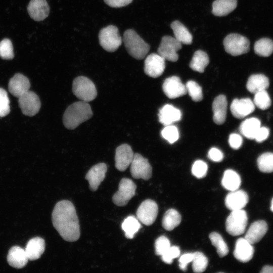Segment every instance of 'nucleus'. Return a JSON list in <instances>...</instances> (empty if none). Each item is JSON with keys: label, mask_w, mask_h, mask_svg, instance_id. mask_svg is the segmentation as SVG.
I'll use <instances>...</instances> for the list:
<instances>
[{"label": "nucleus", "mask_w": 273, "mask_h": 273, "mask_svg": "<svg viewBox=\"0 0 273 273\" xmlns=\"http://www.w3.org/2000/svg\"><path fill=\"white\" fill-rule=\"evenodd\" d=\"M53 224L65 241L74 242L80 237V226L75 207L68 200L58 202L52 215Z\"/></svg>", "instance_id": "obj_1"}, {"label": "nucleus", "mask_w": 273, "mask_h": 273, "mask_svg": "<svg viewBox=\"0 0 273 273\" xmlns=\"http://www.w3.org/2000/svg\"><path fill=\"white\" fill-rule=\"evenodd\" d=\"M92 116V110L88 102L80 101L72 104L66 109L63 122L67 129H74Z\"/></svg>", "instance_id": "obj_2"}, {"label": "nucleus", "mask_w": 273, "mask_h": 273, "mask_svg": "<svg viewBox=\"0 0 273 273\" xmlns=\"http://www.w3.org/2000/svg\"><path fill=\"white\" fill-rule=\"evenodd\" d=\"M123 41L128 54L138 60L144 59L150 50V46L133 29L124 32Z\"/></svg>", "instance_id": "obj_3"}, {"label": "nucleus", "mask_w": 273, "mask_h": 273, "mask_svg": "<svg viewBox=\"0 0 273 273\" xmlns=\"http://www.w3.org/2000/svg\"><path fill=\"white\" fill-rule=\"evenodd\" d=\"M72 92L81 101L89 102L97 95L94 82L86 77L80 76L75 78L72 83Z\"/></svg>", "instance_id": "obj_4"}, {"label": "nucleus", "mask_w": 273, "mask_h": 273, "mask_svg": "<svg viewBox=\"0 0 273 273\" xmlns=\"http://www.w3.org/2000/svg\"><path fill=\"white\" fill-rule=\"evenodd\" d=\"M223 43L225 52L233 56L246 54L250 49L248 39L237 33L228 35L224 38Z\"/></svg>", "instance_id": "obj_5"}, {"label": "nucleus", "mask_w": 273, "mask_h": 273, "mask_svg": "<svg viewBox=\"0 0 273 273\" xmlns=\"http://www.w3.org/2000/svg\"><path fill=\"white\" fill-rule=\"evenodd\" d=\"M99 39L101 47L109 52H115L122 43L118 29L114 25L102 28L99 33Z\"/></svg>", "instance_id": "obj_6"}, {"label": "nucleus", "mask_w": 273, "mask_h": 273, "mask_svg": "<svg viewBox=\"0 0 273 273\" xmlns=\"http://www.w3.org/2000/svg\"><path fill=\"white\" fill-rule=\"evenodd\" d=\"M247 221L248 217L245 210L232 211L226 220V231L233 236L241 235L245 231Z\"/></svg>", "instance_id": "obj_7"}, {"label": "nucleus", "mask_w": 273, "mask_h": 273, "mask_svg": "<svg viewBox=\"0 0 273 273\" xmlns=\"http://www.w3.org/2000/svg\"><path fill=\"white\" fill-rule=\"evenodd\" d=\"M136 186L133 181L127 178H123L119 184L118 191L112 197L113 203L118 206L126 205L135 195Z\"/></svg>", "instance_id": "obj_8"}, {"label": "nucleus", "mask_w": 273, "mask_h": 273, "mask_svg": "<svg viewBox=\"0 0 273 273\" xmlns=\"http://www.w3.org/2000/svg\"><path fill=\"white\" fill-rule=\"evenodd\" d=\"M182 44L174 37L164 36L158 49V54L165 60L176 62L178 58L177 51L181 49Z\"/></svg>", "instance_id": "obj_9"}, {"label": "nucleus", "mask_w": 273, "mask_h": 273, "mask_svg": "<svg viewBox=\"0 0 273 273\" xmlns=\"http://www.w3.org/2000/svg\"><path fill=\"white\" fill-rule=\"evenodd\" d=\"M130 172L134 178L148 180L152 176V169L146 158L140 154L135 153L130 164Z\"/></svg>", "instance_id": "obj_10"}, {"label": "nucleus", "mask_w": 273, "mask_h": 273, "mask_svg": "<svg viewBox=\"0 0 273 273\" xmlns=\"http://www.w3.org/2000/svg\"><path fill=\"white\" fill-rule=\"evenodd\" d=\"M158 212L157 203L148 199L143 201L136 211V218L146 225L152 224L155 221Z\"/></svg>", "instance_id": "obj_11"}, {"label": "nucleus", "mask_w": 273, "mask_h": 273, "mask_svg": "<svg viewBox=\"0 0 273 273\" xmlns=\"http://www.w3.org/2000/svg\"><path fill=\"white\" fill-rule=\"evenodd\" d=\"M18 98L19 107L24 115L32 116L38 112L41 104L35 93L28 90Z\"/></svg>", "instance_id": "obj_12"}, {"label": "nucleus", "mask_w": 273, "mask_h": 273, "mask_svg": "<svg viewBox=\"0 0 273 273\" xmlns=\"http://www.w3.org/2000/svg\"><path fill=\"white\" fill-rule=\"evenodd\" d=\"M165 68V60L158 54L148 55L144 64L145 73L152 78H157L163 73Z\"/></svg>", "instance_id": "obj_13"}, {"label": "nucleus", "mask_w": 273, "mask_h": 273, "mask_svg": "<svg viewBox=\"0 0 273 273\" xmlns=\"http://www.w3.org/2000/svg\"><path fill=\"white\" fill-rule=\"evenodd\" d=\"M162 89L165 95L170 99L183 96L187 93L186 85L176 76L166 78L163 82Z\"/></svg>", "instance_id": "obj_14"}, {"label": "nucleus", "mask_w": 273, "mask_h": 273, "mask_svg": "<svg viewBox=\"0 0 273 273\" xmlns=\"http://www.w3.org/2000/svg\"><path fill=\"white\" fill-rule=\"evenodd\" d=\"M134 153L131 147L126 144L118 146L115 151V167L119 171H123L130 165Z\"/></svg>", "instance_id": "obj_15"}, {"label": "nucleus", "mask_w": 273, "mask_h": 273, "mask_svg": "<svg viewBox=\"0 0 273 273\" xmlns=\"http://www.w3.org/2000/svg\"><path fill=\"white\" fill-rule=\"evenodd\" d=\"M255 106L253 102L249 98L235 99L231 104V110L235 118L242 119L253 112Z\"/></svg>", "instance_id": "obj_16"}, {"label": "nucleus", "mask_w": 273, "mask_h": 273, "mask_svg": "<svg viewBox=\"0 0 273 273\" xmlns=\"http://www.w3.org/2000/svg\"><path fill=\"white\" fill-rule=\"evenodd\" d=\"M107 170V165L104 163H98L88 170L85 175V179L88 180L92 191H95L98 189L105 177Z\"/></svg>", "instance_id": "obj_17"}, {"label": "nucleus", "mask_w": 273, "mask_h": 273, "mask_svg": "<svg viewBox=\"0 0 273 273\" xmlns=\"http://www.w3.org/2000/svg\"><path fill=\"white\" fill-rule=\"evenodd\" d=\"M249 198L243 190L231 191L226 196L225 204L232 211L242 209L248 203Z\"/></svg>", "instance_id": "obj_18"}, {"label": "nucleus", "mask_w": 273, "mask_h": 273, "mask_svg": "<svg viewBox=\"0 0 273 273\" xmlns=\"http://www.w3.org/2000/svg\"><path fill=\"white\" fill-rule=\"evenodd\" d=\"M30 84L29 79L20 73L16 74L9 81V92L14 96L19 98L29 90Z\"/></svg>", "instance_id": "obj_19"}, {"label": "nucleus", "mask_w": 273, "mask_h": 273, "mask_svg": "<svg viewBox=\"0 0 273 273\" xmlns=\"http://www.w3.org/2000/svg\"><path fill=\"white\" fill-rule=\"evenodd\" d=\"M27 10L31 18L37 21L44 20L50 12L49 6L46 0H31Z\"/></svg>", "instance_id": "obj_20"}, {"label": "nucleus", "mask_w": 273, "mask_h": 273, "mask_svg": "<svg viewBox=\"0 0 273 273\" xmlns=\"http://www.w3.org/2000/svg\"><path fill=\"white\" fill-rule=\"evenodd\" d=\"M254 251L252 244L245 238H241L238 239L236 243L234 255L239 261L246 262L252 259Z\"/></svg>", "instance_id": "obj_21"}, {"label": "nucleus", "mask_w": 273, "mask_h": 273, "mask_svg": "<svg viewBox=\"0 0 273 273\" xmlns=\"http://www.w3.org/2000/svg\"><path fill=\"white\" fill-rule=\"evenodd\" d=\"M158 118L159 122L164 126H166L180 120L181 113L178 109L172 105L166 104L160 109Z\"/></svg>", "instance_id": "obj_22"}, {"label": "nucleus", "mask_w": 273, "mask_h": 273, "mask_svg": "<svg viewBox=\"0 0 273 273\" xmlns=\"http://www.w3.org/2000/svg\"><path fill=\"white\" fill-rule=\"evenodd\" d=\"M227 105L226 98L223 95H219L214 99L212 103L213 119L216 124L220 125L225 122Z\"/></svg>", "instance_id": "obj_23"}, {"label": "nucleus", "mask_w": 273, "mask_h": 273, "mask_svg": "<svg viewBox=\"0 0 273 273\" xmlns=\"http://www.w3.org/2000/svg\"><path fill=\"white\" fill-rule=\"evenodd\" d=\"M267 231V224L264 220L253 222L248 230L245 238L252 245L259 242Z\"/></svg>", "instance_id": "obj_24"}, {"label": "nucleus", "mask_w": 273, "mask_h": 273, "mask_svg": "<svg viewBox=\"0 0 273 273\" xmlns=\"http://www.w3.org/2000/svg\"><path fill=\"white\" fill-rule=\"evenodd\" d=\"M28 260L25 249L19 246L12 247L7 256L9 264L16 268H21L25 266Z\"/></svg>", "instance_id": "obj_25"}, {"label": "nucleus", "mask_w": 273, "mask_h": 273, "mask_svg": "<svg viewBox=\"0 0 273 273\" xmlns=\"http://www.w3.org/2000/svg\"><path fill=\"white\" fill-rule=\"evenodd\" d=\"M45 249V242L40 237H35L30 239L25 249L29 260H34L38 259Z\"/></svg>", "instance_id": "obj_26"}, {"label": "nucleus", "mask_w": 273, "mask_h": 273, "mask_svg": "<svg viewBox=\"0 0 273 273\" xmlns=\"http://www.w3.org/2000/svg\"><path fill=\"white\" fill-rule=\"evenodd\" d=\"M269 85L268 78L262 74H256L251 75L247 82V88L254 94L266 90Z\"/></svg>", "instance_id": "obj_27"}, {"label": "nucleus", "mask_w": 273, "mask_h": 273, "mask_svg": "<svg viewBox=\"0 0 273 273\" xmlns=\"http://www.w3.org/2000/svg\"><path fill=\"white\" fill-rule=\"evenodd\" d=\"M237 6V0H215L212 4V14L216 16H224L233 11Z\"/></svg>", "instance_id": "obj_28"}, {"label": "nucleus", "mask_w": 273, "mask_h": 273, "mask_svg": "<svg viewBox=\"0 0 273 273\" xmlns=\"http://www.w3.org/2000/svg\"><path fill=\"white\" fill-rule=\"evenodd\" d=\"M261 126L260 120L251 117L243 121L239 128L241 133L247 139H254L255 136Z\"/></svg>", "instance_id": "obj_29"}, {"label": "nucleus", "mask_w": 273, "mask_h": 273, "mask_svg": "<svg viewBox=\"0 0 273 273\" xmlns=\"http://www.w3.org/2000/svg\"><path fill=\"white\" fill-rule=\"evenodd\" d=\"M170 27L173 30L174 38L181 44H190L193 36L188 29L179 21H174Z\"/></svg>", "instance_id": "obj_30"}, {"label": "nucleus", "mask_w": 273, "mask_h": 273, "mask_svg": "<svg viewBox=\"0 0 273 273\" xmlns=\"http://www.w3.org/2000/svg\"><path fill=\"white\" fill-rule=\"evenodd\" d=\"M241 183L240 175L232 169H228L224 172L221 180L222 186L226 190L233 191L238 189Z\"/></svg>", "instance_id": "obj_31"}, {"label": "nucleus", "mask_w": 273, "mask_h": 273, "mask_svg": "<svg viewBox=\"0 0 273 273\" xmlns=\"http://www.w3.org/2000/svg\"><path fill=\"white\" fill-rule=\"evenodd\" d=\"M209 63L208 55L204 51H196L190 63V68L199 73H203Z\"/></svg>", "instance_id": "obj_32"}, {"label": "nucleus", "mask_w": 273, "mask_h": 273, "mask_svg": "<svg viewBox=\"0 0 273 273\" xmlns=\"http://www.w3.org/2000/svg\"><path fill=\"white\" fill-rule=\"evenodd\" d=\"M181 215L174 209L167 210L162 219V226L167 231H172L177 226L181 221Z\"/></svg>", "instance_id": "obj_33"}, {"label": "nucleus", "mask_w": 273, "mask_h": 273, "mask_svg": "<svg viewBox=\"0 0 273 273\" xmlns=\"http://www.w3.org/2000/svg\"><path fill=\"white\" fill-rule=\"evenodd\" d=\"M121 227L125 233V237L131 239L140 229L141 225L137 218L134 216H129L124 219Z\"/></svg>", "instance_id": "obj_34"}, {"label": "nucleus", "mask_w": 273, "mask_h": 273, "mask_svg": "<svg viewBox=\"0 0 273 273\" xmlns=\"http://www.w3.org/2000/svg\"><path fill=\"white\" fill-rule=\"evenodd\" d=\"M254 52L261 57H268L273 53V40L262 38L256 41L254 46Z\"/></svg>", "instance_id": "obj_35"}, {"label": "nucleus", "mask_w": 273, "mask_h": 273, "mask_svg": "<svg viewBox=\"0 0 273 273\" xmlns=\"http://www.w3.org/2000/svg\"><path fill=\"white\" fill-rule=\"evenodd\" d=\"M209 239L212 244L216 248L217 252L220 257H224L228 254V245L219 234L212 232L209 235Z\"/></svg>", "instance_id": "obj_36"}, {"label": "nucleus", "mask_w": 273, "mask_h": 273, "mask_svg": "<svg viewBox=\"0 0 273 273\" xmlns=\"http://www.w3.org/2000/svg\"><path fill=\"white\" fill-rule=\"evenodd\" d=\"M257 165L259 169L265 173L273 172V153H264L257 159Z\"/></svg>", "instance_id": "obj_37"}, {"label": "nucleus", "mask_w": 273, "mask_h": 273, "mask_svg": "<svg viewBox=\"0 0 273 273\" xmlns=\"http://www.w3.org/2000/svg\"><path fill=\"white\" fill-rule=\"evenodd\" d=\"M193 253L192 268L195 272L204 271L207 266L208 261L207 257L202 252H195Z\"/></svg>", "instance_id": "obj_38"}, {"label": "nucleus", "mask_w": 273, "mask_h": 273, "mask_svg": "<svg viewBox=\"0 0 273 273\" xmlns=\"http://www.w3.org/2000/svg\"><path fill=\"white\" fill-rule=\"evenodd\" d=\"M253 103L255 106L261 110L268 109L271 105V100L267 92L262 90L254 94Z\"/></svg>", "instance_id": "obj_39"}, {"label": "nucleus", "mask_w": 273, "mask_h": 273, "mask_svg": "<svg viewBox=\"0 0 273 273\" xmlns=\"http://www.w3.org/2000/svg\"><path fill=\"white\" fill-rule=\"evenodd\" d=\"M187 91L195 102H200L203 99L201 87L195 81L190 80L186 84Z\"/></svg>", "instance_id": "obj_40"}, {"label": "nucleus", "mask_w": 273, "mask_h": 273, "mask_svg": "<svg viewBox=\"0 0 273 273\" xmlns=\"http://www.w3.org/2000/svg\"><path fill=\"white\" fill-rule=\"evenodd\" d=\"M162 136L170 144L175 142L179 138V131L177 128L172 125H168L161 131Z\"/></svg>", "instance_id": "obj_41"}, {"label": "nucleus", "mask_w": 273, "mask_h": 273, "mask_svg": "<svg viewBox=\"0 0 273 273\" xmlns=\"http://www.w3.org/2000/svg\"><path fill=\"white\" fill-rule=\"evenodd\" d=\"M0 57L7 60L14 58L13 45L9 39L5 38L0 42Z\"/></svg>", "instance_id": "obj_42"}, {"label": "nucleus", "mask_w": 273, "mask_h": 273, "mask_svg": "<svg viewBox=\"0 0 273 273\" xmlns=\"http://www.w3.org/2000/svg\"><path fill=\"white\" fill-rule=\"evenodd\" d=\"M10 111V101L7 92L0 88V117L7 115Z\"/></svg>", "instance_id": "obj_43"}, {"label": "nucleus", "mask_w": 273, "mask_h": 273, "mask_svg": "<svg viewBox=\"0 0 273 273\" xmlns=\"http://www.w3.org/2000/svg\"><path fill=\"white\" fill-rule=\"evenodd\" d=\"M170 246V241L167 237L164 236H160L155 243L156 254L161 256Z\"/></svg>", "instance_id": "obj_44"}, {"label": "nucleus", "mask_w": 273, "mask_h": 273, "mask_svg": "<svg viewBox=\"0 0 273 273\" xmlns=\"http://www.w3.org/2000/svg\"><path fill=\"white\" fill-rule=\"evenodd\" d=\"M208 166L207 164L202 160L196 161L192 167V173L195 177L201 178L207 174Z\"/></svg>", "instance_id": "obj_45"}, {"label": "nucleus", "mask_w": 273, "mask_h": 273, "mask_svg": "<svg viewBox=\"0 0 273 273\" xmlns=\"http://www.w3.org/2000/svg\"><path fill=\"white\" fill-rule=\"evenodd\" d=\"M180 255V249L178 247L170 246L169 249L161 256L163 262L167 264H171L173 259L177 258Z\"/></svg>", "instance_id": "obj_46"}, {"label": "nucleus", "mask_w": 273, "mask_h": 273, "mask_svg": "<svg viewBox=\"0 0 273 273\" xmlns=\"http://www.w3.org/2000/svg\"><path fill=\"white\" fill-rule=\"evenodd\" d=\"M243 140L242 136L237 133H232L229 138L230 146L234 149H238L242 144Z\"/></svg>", "instance_id": "obj_47"}, {"label": "nucleus", "mask_w": 273, "mask_h": 273, "mask_svg": "<svg viewBox=\"0 0 273 273\" xmlns=\"http://www.w3.org/2000/svg\"><path fill=\"white\" fill-rule=\"evenodd\" d=\"M193 258V253H185L183 254L179 258V267L184 271L187 270L188 264L191 262Z\"/></svg>", "instance_id": "obj_48"}, {"label": "nucleus", "mask_w": 273, "mask_h": 273, "mask_svg": "<svg viewBox=\"0 0 273 273\" xmlns=\"http://www.w3.org/2000/svg\"><path fill=\"white\" fill-rule=\"evenodd\" d=\"M209 159L214 162H220L223 158V155L222 152L217 148H212L208 153Z\"/></svg>", "instance_id": "obj_49"}, {"label": "nucleus", "mask_w": 273, "mask_h": 273, "mask_svg": "<svg viewBox=\"0 0 273 273\" xmlns=\"http://www.w3.org/2000/svg\"><path fill=\"white\" fill-rule=\"evenodd\" d=\"M269 130L266 127H261L258 130L254 140L258 143H261L265 140L269 136Z\"/></svg>", "instance_id": "obj_50"}, {"label": "nucleus", "mask_w": 273, "mask_h": 273, "mask_svg": "<svg viewBox=\"0 0 273 273\" xmlns=\"http://www.w3.org/2000/svg\"><path fill=\"white\" fill-rule=\"evenodd\" d=\"M105 3L113 8H120L130 4L132 0H104Z\"/></svg>", "instance_id": "obj_51"}, {"label": "nucleus", "mask_w": 273, "mask_h": 273, "mask_svg": "<svg viewBox=\"0 0 273 273\" xmlns=\"http://www.w3.org/2000/svg\"><path fill=\"white\" fill-rule=\"evenodd\" d=\"M260 272L262 273H273V266L266 265L262 268Z\"/></svg>", "instance_id": "obj_52"}, {"label": "nucleus", "mask_w": 273, "mask_h": 273, "mask_svg": "<svg viewBox=\"0 0 273 273\" xmlns=\"http://www.w3.org/2000/svg\"><path fill=\"white\" fill-rule=\"evenodd\" d=\"M270 209L272 211H273V198L271 202V206H270Z\"/></svg>", "instance_id": "obj_53"}]
</instances>
